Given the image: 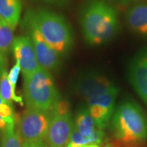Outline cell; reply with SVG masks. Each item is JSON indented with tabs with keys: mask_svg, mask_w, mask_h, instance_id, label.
Listing matches in <instances>:
<instances>
[{
	"mask_svg": "<svg viewBox=\"0 0 147 147\" xmlns=\"http://www.w3.org/2000/svg\"><path fill=\"white\" fill-rule=\"evenodd\" d=\"M21 27L25 31L36 30L42 38L63 57L74 46V34L65 18L47 9L27 11Z\"/></svg>",
	"mask_w": 147,
	"mask_h": 147,
	"instance_id": "6da1fadb",
	"label": "cell"
},
{
	"mask_svg": "<svg viewBox=\"0 0 147 147\" xmlns=\"http://www.w3.org/2000/svg\"><path fill=\"white\" fill-rule=\"evenodd\" d=\"M80 26L85 42L91 46H100L117 34L118 13L104 0H88L80 13Z\"/></svg>",
	"mask_w": 147,
	"mask_h": 147,
	"instance_id": "7a4b0ae2",
	"label": "cell"
},
{
	"mask_svg": "<svg viewBox=\"0 0 147 147\" xmlns=\"http://www.w3.org/2000/svg\"><path fill=\"white\" fill-rule=\"evenodd\" d=\"M111 125L118 144L137 147L147 139V116L134 100H123L115 109Z\"/></svg>",
	"mask_w": 147,
	"mask_h": 147,
	"instance_id": "3957f363",
	"label": "cell"
},
{
	"mask_svg": "<svg viewBox=\"0 0 147 147\" xmlns=\"http://www.w3.org/2000/svg\"><path fill=\"white\" fill-rule=\"evenodd\" d=\"M24 100L27 109L51 111L60 98L51 74L41 67L23 76Z\"/></svg>",
	"mask_w": 147,
	"mask_h": 147,
	"instance_id": "277c9868",
	"label": "cell"
},
{
	"mask_svg": "<svg viewBox=\"0 0 147 147\" xmlns=\"http://www.w3.org/2000/svg\"><path fill=\"white\" fill-rule=\"evenodd\" d=\"M73 128L69 104L60 97L51 110V120L44 143L48 147H67Z\"/></svg>",
	"mask_w": 147,
	"mask_h": 147,
	"instance_id": "5b68a950",
	"label": "cell"
},
{
	"mask_svg": "<svg viewBox=\"0 0 147 147\" xmlns=\"http://www.w3.org/2000/svg\"><path fill=\"white\" fill-rule=\"evenodd\" d=\"M51 120V111L26 109L16 120V132L23 144L44 142Z\"/></svg>",
	"mask_w": 147,
	"mask_h": 147,
	"instance_id": "8992f818",
	"label": "cell"
},
{
	"mask_svg": "<svg viewBox=\"0 0 147 147\" xmlns=\"http://www.w3.org/2000/svg\"><path fill=\"white\" fill-rule=\"evenodd\" d=\"M119 93L118 88L87 100V108L96 127L104 130L110 124L115 111V102Z\"/></svg>",
	"mask_w": 147,
	"mask_h": 147,
	"instance_id": "52a82bcc",
	"label": "cell"
},
{
	"mask_svg": "<svg viewBox=\"0 0 147 147\" xmlns=\"http://www.w3.org/2000/svg\"><path fill=\"white\" fill-rule=\"evenodd\" d=\"M74 87L75 92L86 100L117 88L109 78L99 73L82 74L75 81Z\"/></svg>",
	"mask_w": 147,
	"mask_h": 147,
	"instance_id": "ba28073f",
	"label": "cell"
},
{
	"mask_svg": "<svg viewBox=\"0 0 147 147\" xmlns=\"http://www.w3.org/2000/svg\"><path fill=\"white\" fill-rule=\"evenodd\" d=\"M31 39L39 66L49 73L57 71L61 65V57L34 30L26 31Z\"/></svg>",
	"mask_w": 147,
	"mask_h": 147,
	"instance_id": "9c48e42d",
	"label": "cell"
},
{
	"mask_svg": "<svg viewBox=\"0 0 147 147\" xmlns=\"http://www.w3.org/2000/svg\"><path fill=\"white\" fill-rule=\"evenodd\" d=\"M11 52L13 53L16 63L20 65L23 76L34 73L40 67L31 39L28 35L14 38Z\"/></svg>",
	"mask_w": 147,
	"mask_h": 147,
	"instance_id": "30bf717a",
	"label": "cell"
},
{
	"mask_svg": "<svg viewBox=\"0 0 147 147\" xmlns=\"http://www.w3.org/2000/svg\"><path fill=\"white\" fill-rule=\"evenodd\" d=\"M128 79L147 105V47L141 49L131 59L128 67Z\"/></svg>",
	"mask_w": 147,
	"mask_h": 147,
	"instance_id": "8fae6325",
	"label": "cell"
},
{
	"mask_svg": "<svg viewBox=\"0 0 147 147\" xmlns=\"http://www.w3.org/2000/svg\"><path fill=\"white\" fill-rule=\"evenodd\" d=\"M126 21L136 34L147 37V3H137L127 10Z\"/></svg>",
	"mask_w": 147,
	"mask_h": 147,
	"instance_id": "7c38bea8",
	"label": "cell"
},
{
	"mask_svg": "<svg viewBox=\"0 0 147 147\" xmlns=\"http://www.w3.org/2000/svg\"><path fill=\"white\" fill-rule=\"evenodd\" d=\"M21 0H0V19L14 30L21 19Z\"/></svg>",
	"mask_w": 147,
	"mask_h": 147,
	"instance_id": "4fadbf2b",
	"label": "cell"
},
{
	"mask_svg": "<svg viewBox=\"0 0 147 147\" xmlns=\"http://www.w3.org/2000/svg\"><path fill=\"white\" fill-rule=\"evenodd\" d=\"M75 128L84 137H91L98 130H100L95 123L93 119L90 115L87 106L80 108L76 114L74 123Z\"/></svg>",
	"mask_w": 147,
	"mask_h": 147,
	"instance_id": "5bb4252c",
	"label": "cell"
},
{
	"mask_svg": "<svg viewBox=\"0 0 147 147\" xmlns=\"http://www.w3.org/2000/svg\"><path fill=\"white\" fill-rule=\"evenodd\" d=\"M0 97L4 102L12 105L13 101L19 103L21 105H24L23 98L17 96L16 91L12 88L9 80L7 79V72L5 71L0 76Z\"/></svg>",
	"mask_w": 147,
	"mask_h": 147,
	"instance_id": "9a60e30c",
	"label": "cell"
},
{
	"mask_svg": "<svg viewBox=\"0 0 147 147\" xmlns=\"http://www.w3.org/2000/svg\"><path fill=\"white\" fill-rule=\"evenodd\" d=\"M16 119L12 105L7 104L0 97V131L16 127Z\"/></svg>",
	"mask_w": 147,
	"mask_h": 147,
	"instance_id": "2e32d148",
	"label": "cell"
},
{
	"mask_svg": "<svg viewBox=\"0 0 147 147\" xmlns=\"http://www.w3.org/2000/svg\"><path fill=\"white\" fill-rule=\"evenodd\" d=\"M13 40V30L0 19V53L6 59L11 52Z\"/></svg>",
	"mask_w": 147,
	"mask_h": 147,
	"instance_id": "e0dca14e",
	"label": "cell"
},
{
	"mask_svg": "<svg viewBox=\"0 0 147 147\" xmlns=\"http://www.w3.org/2000/svg\"><path fill=\"white\" fill-rule=\"evenodd\" d=\"M1 147H23V142L15 127L7 129L3 132Z\"/></svg>",
	"mask_w": 147,
	"mask_h": 147,
	"instance_id": "ac0fdd59",
	"label": "cell"
},
{
	"mask_svg": "<svg viewBox=\"0 0 147 147\" xmlns=\"http://www.w3.org/2000/svg\"><path fill=\"white\" fill-rule=\"evenodd\" d=\"M21 72L20 65L17 63H16L12 68L11 69L9 73H7V79L10 82L11 85L12 87V88L14 89V91H16V87L17 81H18V78H19V74Z\"/></svg>",
	"mask_w": 147,
	"mask_h": 147,
	"instance_id": "d6986e66",
	"label": "cell"
},
{
	"mask_svg": "<svg viewBox=\"0 0 147 147\" xmlns=\"http://www.w3.org/2000/svg\"><path fill=\"white\" fill-rule=\"evenodd\" d=\"M45 3L51 4V5H56L58 7H65L68 4L70 0H39Z\"/></svg>",
	"mask_w": 147,
	"mask_h": 147,
	"instance_id": "ffe728a7",
	"label": "cell"
},
{
	"mask_svg": "<svg viewBox=\"0 0 147 147\" xmlns=\"http://www.w3.org/2000/svg\"><path fill=\"white\" fill-rule=\"evenodd\" d=\"M7 59L0 53V76L7 71Z\"/></svg>",
	"mask_w": 147,
	"mask_h": 147,
	"instance_id": "44dd1931",
	"label": "cell"
},
{
	"mask_svg": "<svg viewBox=\"0 0 147 147\" xmlns=\"http://www.w3.org/2000/svg\"><path fill=\"white\" fill-rule=\"evenodd\" d=\"M113 1H115L117 3L122 4V5H128V4H131V3H137V1H139V0H113Z\"/></svg>",
	"mask_w": 147,
	"mask_h": 147,
	"instance_id": "7402d4cb",
	"label": "cell"
},
{
	"mask_svg": "<svg viewBox=\"0 0 147 147\" xmlns=\"http://www.w3.org/2000/svg\"><path fill=\"white\" fill-rule=\"evenodd\" d=\"M23 147H48L44 143H38V144H33V145H27V144H23Z\"/></svg>",
	"mask_w": 147,
	"mask_h": 147,
	"instance_id": "603a6c76",
	"label": "cell"
},
{
	"mask_svg": "<svg viewBox=\"0 0 147 147\" xmlns=\"http://www.w3.org/2000/svg\"><path fill=\"white\" fill-rule=\"evenodd\" d=\"M82 147H100L99 145H88V146H85Z\"/></svg>",
	"mask_w": 147,
	"mask_h": 147,
	"instance_id": "cb8c5ba5",
	"label": "cell"
},
{
	"mask_svg": "<svg viewBox=\"0 0 147 147\" xmlns=\"http://www.w3.org/2000/svg\"><path fill=\"white\" fill-rule=\"evenodd\" d=\"M105 147H115L114 145H112V144H107Z\"/></svg>",
	"mask_w": 147,
	"mask_h": 147,
	"instance_id": "d4e9b609",
	"label": "cell"
}]
</instances>
